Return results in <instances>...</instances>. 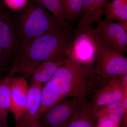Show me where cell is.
Wrapping results in <instances>:
<instances>
[{"instance_id": "obj_1", "label": "cell", "mask_w": 127, "mask_h": 127, "mask_svg": "<svg viewBox=\"0 0 127 127\" xmlns=\"http://www.w3.org/2000/svg\"><path fill=\"white\" fill-rule=\"evenodd\" d=\"M74 31L61 27L18 46L14 57L16 71L35 64L66 59V53Z\"/></svg>"}, {"instance_id": "obj_2", "label": "cell", "mask_w": 127, "mask_h": 127, "mask_svg": "<svg viewBox=\"0 0 127 127\" xmlns=\"http://www.w3.org/2000/svg\"><path fill=\"white\" fill-rule=\"evenodd\" d=\"M62 100L74 97L88 100L97 87L93 68L66 58L51 79Z\"/></svg>"}, {"instance_id": "obj_3", "label": "cell", "mask_w": 127, "mask_h": 127, "mask_svg": "<svg viewBox=\"0 0 127 127\" xmlns=\"http://www.w3.org/2000/svg\"><path fill=\"white\" fill-rule=\"evenodd\" d=\"M14 20L18 47L57 28L70 27L62 26L35 0H30L27 5L19 10Z\"/></svg>"}, {"instance_id": "obj_4", "label": "cell", "mask_w": 127, "mask_h": 127, "mask_svg": "<svg viewBox=\"0 0 127 127\" xmlns=\"http://www.w3.org/2000/svg\"><path fill=\"white\" fill-rule=\"evenodd\" d=\"M96 41L97 52L93 71L97 87L127 74V57L103 43L97 32Z\"/></svg>"}, {"instance_id": "obj_5", "label": "cell", "mask_w": 127, "mask_h": 127, "mask_svg": "<svg viewBox=\"0 0 127 127\" xmlns=\"http://www.w3.org/2000/svg\"><path fill=\"white\" fill-rule=\"evenodd\" d=\"M96 29L81 19L74 31L66 53V58L93 68L97 52Z\"/></svg>"}, {"instance_id": "obj_6", "label": "cell", "mask_w": 127, "mask_h": 127, "mask_svg": "<svg viewBox=\"0 0 127 127\" xmlns=\"http://www.w3.org/2000/svg\"><path fill=\"white\" fill-rule=\"evenodd\" d=\"M127 93V79L121 77L111 79L97 87L92 96L90 102L94 114L102 107L114 101L121 100Z\"/></svg>"}, {"instance_id": "obj_7", "label": "cell", "mask_w": 127, "mask_h": 127, "mask_svg": "<svg viewBox=\"0 0 127 127\" xmlns=\"http://www.w3.org/2000/svg\"><path fill=\"white\" fill-rule=\"evenodd\" d=\"M83 101L76 98L70 97L59 101L41 116L42 127H59L66 123Z\"/></svg>"}, {"instance_id": "obj_8", "label": "cell", "mask_w": 127, "mask_h": 127, "mask_svg": "<svg viewBox=\"0 0 127 127\" xmlns=\"http://www.w3.org/2000/svg\"><path fill=\"white\" fill-rule=\"evenodd\" d=\"M97 23V32L103 42L112 50L127 53V31L119 23L101 17Z\"/></svg>"}, {"instance_id": "obj_9", "label": "cell", "mask_w": 127, "mask_h": 127, "mask_svg": "<svg viewBox=\"0 0 127 127\" xmlns=\"http://www.w3.org/2000/svg\"><path fill=\"white\" fill-rule=\"evenodd\" d=\"M43 85L31 81L25 110L15 127H42L39 114Z\"/></svg>"}, {"instance_id": "obj_10", "label": "cell", "mask_w": 127, "mask_h": 127, "mask_svg": "<svg viewBox=\"0 0 127 127\" xmlns=\"http://www.w3.org/2000/svg\"><path fill=\"white\" fill-rule=\"evenodd\" d=\"M18 45L14 19L0 1V45L5 53L11 59L15 56Z\"/></svg>"}, {"instance_id": "obj_11", "label": "cell", "mask_w": 127, "mask_h": 127, "mask_svg": "<svg viewBox=\"0 0 127 127\" xmlns=\"http://www.w3.org/2000/svg\"><path fill=\"white\" fill-rule=\"evenodd\" d=\"M29 85L27 79L23 77L12 78L10 84V111L14 115L17 123L23 114L28 96Z\"/></svg>"}, {"instance_id": "obj_12", "label": "cell", "mask_w": 127, "mask_h": 127, "mask_svg": "<svg viewBox=\"0 0 127 127\" xmlns=\"http://www.w3.org/2000/svg\"><path fill=\"white\" fill-rule=\"evenodd\" d=\"M63 60L46 61L35 64L21 69L17 73L31 81L45 84L53 77Z\"/></svg>"}, {"instance_id": "obj_13", "label": "cell", "mask_w": 127, "mask_h": 127, "mask_svg": "<svg viewBox=\"0 0 127 127\" xmlns=\"http://www.w3.org/2000/svg\"><path fill=\"white\" fill-rule=\"evenodd\" d=\"M15 73V68L13 66L7 76L0 80V119L4 127H7V118L10 111V84L12 78Z\"/></svg>"}, {"instance_id": "obj_14", "label": "cell", "mask_w": 127, "mask_h": 127, "mask_svg": "<svg viewBox=\"0 0 127 127\" xmlns=\"http://www.w3.org/2000/svg\"><path fill=\"white\" fill-rule=\"evenodd\" d=\"M95 119L90 102L84 100L68 120L67 127H94Z\"/></svg>"}, {"instance_id": "obj_15", "label": "cell", "mask_w": 127, "mask_h": 127, "mask_svg": "<svg viewBox=\"0 0 127 127\" xmlns=\"http://www.w3.org/2000/svg\"><path fill=\"white\" fill-rule=\"evenodd\" d=\"M106 19L117 21L127 31V2L120 0H113L108 2L104 7L102 16Z\"/></svg>"}, {"instance_id": "obj_16", "label": "cell", "mask_w": 127, "mask_h": 127, "mask_svg": "<svg viewBox=\"0 0 127 127\" xmlns=\"http://www.w3.org/2000/svg\"><path fill=\"white\" fill-rule=\"evenodd\" d=\"M109 1V0H84L82 20L91 25L97 23Z\"/></svg>"}, {"instance_id": "obj_17", "label": "cell", "mask_w": 127, "mask_h": 127, "mask_svg": "<svg viewBox=\"0 0 127 127\" xmlns=\"http://www.w3.org/2000/svg\"><path fill=\"white\" fill-rule=\"evenodd\" d=\"M95 119L107 117L119 124L126 118L122 100L114 101L102 107L94 113Z\"/></svg>"}, {"instance_id": "obj_18", "label": "cell", "mask_w": 127, "mask_h": 127, "mask_svg": "<svg viewBox=\"0 0 127 127\" xmlns=\"http://www.w3.org/2000/svg\"><path fill=\"white\" fill-rule=\"evenodd\" d=\"M62 100L51 81L50 80L45 83L43 86L42 90L39 110V114L41 117L46 111Z\"/></svg>"}, {"instance_id": "obj_19", "label": "cell", "mask_w": 127, "mask_h": 127, "mask_svg": "<svg viewBox=\"0 0 127 127\" xmlns=\"http://www.w3.org/2000/svg\"><path fill=\"white\" fill-rule=\"evenodd\" d=\"M84 0H62V9L64 20L67 23L77 20L82 14Z\"/></svg>"}, {"instance_id": "obj_20", "label": "cell", "mask_w": 127, "mask_h": 127, "mask_svg": "<svg viewBox=\"0 0 127 127\" xmlns=\"http://www.w3.org/2000/svg\"><path fill=\"white\" fill-rule=\"evenodd\" d=\"M51 14L60 24L65 27L70 25L64 18L62 9V0H35Z\"/></svg>"}, {"instance_id": "obj_21", "label": "cell", "mask_w": 127, "mask_h": 127, "mask_svg": "<svg viewBox=\"0 0 127 127\" xmlns=\"http://www.w3.org/2000/svg\"><path fill=\"white\" fill-rule=\"evenodd\" d=\"M30 0H3L6 6L10 9L21 10L27 5Z\"/></svg>"}, {"instance_id": "obj_22", "label": "cell", "mask_w": 127, "mask_h": 127, "mask_svg": "<svg viewBox=\"0 0 127 127\" xmlns=\"http://www.w3.org/2000/svg\"><path fill=\"white\" fill-rule=\"evenodd\" d=\"M97 119V127H118L119 125L108 118L102 117Z\"/></svg>"}, {"instance_id": "obj_23", "label": "cell", "mask_w": 127, "mask_h": 127, "mask_svg": "<svg viewBox=\"0 0 127 127\" xmlns=\"http://www.w3.org/2000/svg\"><path fill=\"white\" fill-rule=\"evenodd\" d=\"M11 59L2 50L0 45V63L6 67Z\"/></svg>"}, {"instance_id": "obj_24", "label": "cell", "mask_w": 127, "mask_h": 127, "mask_svg": "<svg viewBox=\"0 0 127 127\" xmlns=\"http://www.w3.org/2000/svg\"><path fill=\"white\" fill-rule=\"evenodd\" d=\"M7 72V67L0 63V80L3 79L7 76L8 73Z\"/></svg>"}, {"instance_id": "obj_25", "label": "cell", "mask_w": 127, "mask_h": 127, "mask_svg": "<svg viewBox=\"0 0 127 127\" xmlns=\"http://www.w3.org/2000/svg\"><path fill=\"white\" fill-rule=\"evenodd\" d=\"M67 123L65 124L64 125H62V126H59V127H67Z\"/></svg>"}, {"instance_id": "obj_26", "label": "cell", "mask_w": 127, "mask_h": 127, "mask_svg": "<svg viewBox=\"0 0 127 127\" xmlns=\"http://www.w3.org/2000/svg\"><path fill=\"white\" fill-rule=\"evenodd\" d=\"M0 127H4V125L2 124V122L0 120Z\"/></svg>"}, {"instance_id": "obj_27", "label": "cell", "mask_w": 127, "mask_h": 127, "mask_svg": "<svg viewBox=\"0 0 127 127\" xmlns=\"http://www.w3.org/2000/svg\"><path fill=\"white\" fill-rule=\"evenodd\" d=\"M120 0L122 1H124V2H127V0Z\"/></svg>"}, {"instance_id": "obj_28", "label": "cell", "mask_w": 127, "mask_h": 127, "mask_svg": "<svg viewBox=\"0 0 127 127\" xmlns=\"http://www.w3.org/2000/svg\"><path fill=\"white\" fill-rule=\"evenodd\" d=\"M1 0H0V1H1Z\"/></svg>"}]
</instances>
